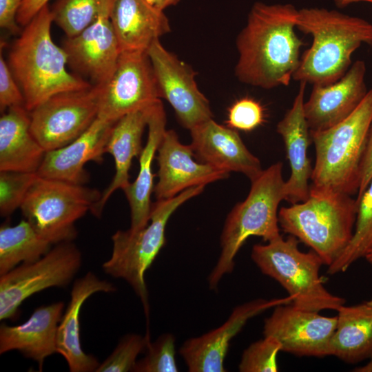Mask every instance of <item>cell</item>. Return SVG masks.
I'll use <instances>...</instances> for the list:
<instances>
[{"instance_id": "2", "label": "cell", "mask_w": 372, "mask_h": 372, "mask_svg": "<svg viewBox=\"0 0 372 372\" xmlns=\"http://www.w3.org/2000/svg\"><path fill=\"white\" fill-rule=\"evenodd\" d=\"M296 28L312 37L293 79L313 85L337 81L348 71L353 52L372 46V24L360 17L322 8L298 10Z\"/></svg>"}, {"instance_id": "20", "label": "cell", "mask_w": 372, "mask_h": 372, "mask_svg": "<svg viewBox=\"0 0 372 372\" xmlns=\"http://www.w3.org/2000/svg\"><path fill=\"white\" fill-rule=\"evenodd\" d=\"M116 122L97 117L90 127L69 144L45 152L37 172L43 178L84 185L89 178L87 163L101 164Z\"/></svg>"}, {"instance_id": "19", "label": "cell", "mask_w": 372, "mask_h": 372, "mask_svg": "<svg viewBox=\"0 0 372 372\" xmlns=\"http://www.w3.org/2000/svg\"><path fill=\"white\" fill-rule=\"evenodd\" d=\"M190 131V144L199 162L217 169L240 172L250 180L263 170L260 160L246 147L236 130L205 121Z\"/></svg>"}, {"instance_id": "1", "label": "cell", "mask_w": 372, "mask_h": 372, "mask_svg": "<svg viewBox=\"0 0 372 372\" xmlns=\"http://www.w3.org/2000/svg\"><path fill=\"white\" fill-rule=\"evenodd\" d=\"M298 13L290 3L253 5L236 39L240 82L263 89L289 85L304 44L295 32Z\"/></svg>"}, {"instance_id": "28", "label": "cell", "mask_w": 372, "mask_h": 372, "mask_svg": "<svg viewBox=\"0 0 372 372\" xmlns=\"http://www.w3.org/2000/svg\"><path fill=\"white\" fill-rule=\"evenodd\" d=\"M329 355L349 364L372 359V306L366 302L338 309Z\"/></svg>"}, {"instance_id": "15", "label": "cell", "mask_w": 372, "mask_h": 372, "mask_svg": "<svg viewBox=\"0 0 372 372\" xmlns=\"http://www.w3.org/2000/svg\"><path fill=\"white\" fill-rule=\"evenodd\" d=\"M112 2L105 4L90 25L76 36L67 37L63 45L68 63L94 85L108 83L121 52L110 17Z\"/></svg>"}, {"instance_id": "17", "label": "cell", "mask_w": 372, "mask_h": 372, "mask_svg": "<svg viewBox=\"0 0 372 372\" xmlns=\"http://www.w3.org/2000/svg\"><path fill=\"white\" fill-rule=\"evenodd\" d=\"M158 183L154 187L157 200L173 198L193 187L225 179L229 173L194 160L191 145L181 143L175 131L167 130L157 149Z\"/></svg>"}, {"instance_id": "9", "label": "cell", "mask_w": 372, "mask_h": 372, "mask_svg": "<svg viewBox=\"0 0 372 372\" xmlns=\"http://www.w3.org/2000/svg\"><path fill=\"white\" fill-rule=\"evenodd\" d=\"M101 196L94 188L37 176L20 209L42 237L56 245L76 237L75 223L91 211Z\"/></svg>"}, {"instance_id": "26", "label": "cell", "mask_w": 372, "mask_h": 372, "mask_svg": "<svg viewBox=\"0 0 372 372\" xmlns=\"http://www.w3.org/2000/svg\"><path fill=\"white\" fill-rule=\"evenodd\" d=\"M148 135L145 145L139 156V170L135 180L123 191L130 208V229L134 231L144 228L149 222L154 191L152 162L166 131V114L161 100L151 106L147 121Z\"/></svg>"}, {"instance_id": "38", "label": "cell", "mask_w": 372, "mask_h": 372, "mask_svg": "<svg viewBox=\"0 0 372 372\" xmlns=\"http://www.w3.org/2000/svg\"><path fill=\"white\" fill-rule=\"evenodd\" d=\"M24 0H0V26L13 34H20L18 12Z\"/></svg>"}, {"instance_id": "11", "label": "cell", "mask_w": 372, "mask_h": 372, "mask_svg": "<svg viewBox=\"0 0 372 372\" xmlns=\"http://www.w3.org/2000/svg\"><path fill=\"white\" fill-rule=\"evenodd\" d=\"M103 85L52 96L30 111V130L45 152L72 142L98 117Z\"/></svg>"}, {"instance_id": "39", "label": "cell", "mask_w": 372, "mask_h": 372, "mask_svg": "<svg viewBox=\"0 0 372 372\" xmlns=\"http://www.w3.org/2000/svg\"><path fill=\"white\" fill-rule=\"evenodd\" d=\"M372 179V123L370 127L366 147L361 163L360 184L356 198H359Z\"/></svg>"}, {"instance_id": "44", "label": "cell", "mask_w": 372, "mask_h": 372, "mask_svg": "<svg viewBox=\"0 0 372 372\" xmlns=\"http://www.w3.org/2000/svg\"><path fill=\"white\" fill-rule=\"evenodd\" d=\"M364 258L369 263V265L372 266V249L367 253Z\"/></svg>"}, {"instance_id": "10", "label": "cell", "mask_w": 372, "mask_h": 372, "mask_svg": "<svg viewBox=\"0 0 372 372\" xmlns=\"http://www.w3.org/2000/svg\"><path fill=\"white\" fill-rule=\"evenodd\" d=\"M82 262L81 253L72 242L56 244L39 260L23 263L0 276V320H15L24 300L50 287H65Z\"/></svg>"}, {"instance_id": "36", "label": "cell", "mask_w": 372, "mask_h": 372, "mask_svg": "<svg viewBox=\"0 0 372 372\" xmlns=\"http://www.w3.org/2000/svg\"><path fill=\"white\" fill-rule=\"evenodd\" d=\"M265 119L261 104L252 98L245 97L236 101L229 109L227 126L244 132H250L262 124Z\"/></svg>"}, {"instance_id": "16", "label": "cell", "mask_w": 372, "mask_h": 372, "mask_svg": "<svg viewBox=\"0 0 372 372\" xmlns=\"http://www.w3.org/2000/svg\"><path fill=\"white\" fill-rule=\"evenodd\" d=\"M291 303L288 297L258 298L235 307L220 327L184 342L179 353L190 372H225L224 360L231 340L254 316L281 304Z\"/></svg>"}, {"instance_id": "45", "label": "cell", "mask_w": 372, "mask_h": 372, "mask_svg": "<svg viewBox=\"0 0 372 372\" xmlns=\"http://www.w3.org/2000/svg\"><path fill=\"white\" fill-rule=\"evenodd\" d=\"M147 1L156 7L158 0H147Z\"/></svg>"}, {"instance_id": "21", "label": "cell", "mask_w": 372, "mask_h": 372, "mask_svg": "<svg viewBox=\"0 0 372 372\" xmlns=\"http://www.w3.org/2000/svg\"><path fill=\"white\" fill-rule=\"evenodd\" d=\"M307 83L300 82L298 92L291 107L278 122L277 132L281 136L286 150L291 174L285 181V200L291 204L306 200L309 195V181L313 167L308 157L311 141L304 115V92Z\"/></svg>"}, {"instance_id": "22", "label": "cell", "mask_w": 372, "mask_h": 372, "mask_svg": "<svg viewBox=\"0 0 372 372\" xmlns=\"http://www.w3.org/2000/svg\"><path fill=\"white\" fill-rule=\"evenodd\" d=\"M64 303L56 302L37 308L27 321L17 326L0 327V354L17 350L37 362L42 371L45 359L57 353L59 324Z\"/></svg>"}, {"instance_id": "40", "label": "cell", "mask_w": 372, "mask_h": 372, "mask_svg": "<svg viewBox=\"0 0 372 372\" xmlns=\"http://www.w3.org/2000/svg\"><path fill=\"white\" fill-rule=\"evenodd\" d=\"M50 0H24L17 17V23L25 26Z\"/></svg>"}, {"instance_id": "41", "label": "cell", "mask_w": 372, "mask_h": 372, "mask_svg": "<svg viewBox=\"0 0 372 372\" xmlns=\"http://www.w3.org/2000/svg\"><path fill=\"white\" fill-rule=\"evenodd\" d=\"M180 0H158L156 8L161 10L177 4Z\"/></svg>"}, {"instance_id": "18", "label": "cell", "mask_w": 372, "mask_h": 372, "mask_svg": "<svg viewBox=\"0 0 372 372\" xmlns=\"http://www.w3.org/2000/svg\"><path fill=\"white\" fill-rule=\"evenodd\" d=\"M366 65L355 61L339 80L327 85H313L304 115L310 132L328 129L347 118L368 92L365 83Z\"/></svg>"}, {"instance_id": "14", "label": "cell", "mask_w": 372, "mask_h": 372, "mask_svg": "<svg viewBox=\"0 0 372 372\" xmlns=\"http://www.w3.org/2000/svg\"><path fill=\"white\" fill-rule=\"evenodd\" d=\"M337 325V316L326 317L291 303L273 307L263 326L264 336H272L281 351L297 356L323 358L329 355V343Z\"/></svg>"}, {"instance_id": "8", "label": "cell", "mask_w": 372, "mask_h": 372, "mask_svg": "<svg viewBox=\"0 0 372 372\" xmlns=\"http://www.w3.org/2000/svg\"><path fill=\"white\" fill-rule=\"evenodd\" d=\"M205 186L190 187L177 196L152 204L149 222L138 231L118 230L112 236V251L103 271L125 280L141 299L148 318L149 302L145 273L165 243V228L172 214Z\"/></svg>"}, {"instance_id": "46", "label": "cell", "mask_w": 372, "mask_h": 372, "mask_svg": "<svg viewBox=\"0 0 372 372\" xmlns=\"http://www.w3.org/2000/svg\"><path fill=\"white\" fill-rule=\"evenodd\" d=\"M369 305L372 306V298L366 302Z\"/></svg>"}, {"instance_id": "23", "label": "cell", "mask_w": 372, "mask_h": 372, "mask_svg": "<svg viewBox=\"0 0 372 372\" xmlns=\"http://www.w3.org/2000/svg\"><path fill=\"white\" fill-rule=\"evenodd\" d=\"M115 291L113 284L99 279L90 271L75 280L70 300L59 324L56 338L57 353L65 359L70 371L92 372L96 371L99 366L100 363L97 359L82 349L80 312L85 301L94 293Z\"/></svg>"}, {"instance_id": "43", "label": "cell", "mask_w": 372, "mask_h": 372, "mask_svg": "<svg viewBox=\"0 0 372 372\" xmlns=\"http://www.w3.org/2000/svg\"><path fill=\"white\" fill-rule=\"evenodd\" d=\"M353 371L355 372H372V359L369 360V362L362 366L355 367L353 369Z\"/></svg>"}, {"instance_id": "12", "label": "cell", "mask_w": 372, "mask_h": 372, "mask_svg": "<svg viewBox=\"0 0 372 372\" xmlns=\"http://www.w3.org/2000/svg\"><path fill=\"white\" fill-rule=\"evenodd\" d=\"M161 98L147 52H121L111 79L103 85L98 117L116 122L129 113L150 107Z\"/></svg>"}, {"instance_id": "27", "label": "cell", "mask_w": 372, "mask_h": 372, "mask_svg": "<svg viewBox=\"0 0 372 372\" xmlns=\"http://www.w3.org/2000/svg\"><path fill=\"white\" fill-rule=\"evenodd\" d=\"M30 112L24 106L8 108L0 118V171L37 173L45 150L30 130Z\"/></svg>"}, {"instance_id": "13", "label": "cell", "mask_w": 372, "mask_h": 372, "mask_svg": "<svg viewBox=\"0 0 372 372\" xmlns=\"http://www.w3.org/2000/svg\"><path fill=\"white\" fill-rule=\"evenodd\" d=\"M147 53L164 98L171 105L180 124L189 130L213 118L209 103L199 90L195 72L187 63L155 41Z\"/></svg>"}, {"instance_id": "24", "label": "cell", "mask_w": 372, "mask_h": 372, "mask_svg": "<svg viewBox=\"0 0 372 372\" xmlns=\"http://www.w3.org/2000/svg\"><path fill=\"white\" fill-rule=\"evenodd\" d=\"M110 17L121 52H147L171 30L164 10L147 0H113Z\"/></svg>"}, {"instance_id": "35", "label": "cell", "mask_w": 372, "mask_h": 372, "mask_svg": "<svg viewBox=\"0 0 372 372\" xmlns=\"http://www.w3.org/2000/svg\"><path fill=\"white\" fill-rule=\"evenodd\" d=\"M280 351L281 344L276 338L264 336L245 349L238 370L240 372H276L278 370L277 355Z\"/></svg>"}, {"instance_id": "34", "label": "cell", "mask_w": 372, "mask_h": 372, "mask_svg": "<svg viewBox=\"0 0 372 372\" xmlns=\"http://www.w3.org/2000/svg\"><path fill=\"white\" fill-rule=\"evenodd\" d=\"M149 336L130 333L123 336L114 351L101 363L96 372L132 371L138 355L146 351Z\"/></svg>"}, {"instance_id": "37", "label": "cell", "mask_w": 372, "mask_h": 372, "mask_svg": "<svg viewBox=\"0 0 372 372\" xmlns=\"http://www.w3.org/2000/svg\"><path fill=\"white\" fill-rule=\"evenodd\" d=\"M24 106L23 92L15 79L8 62L0 54V110L1 114L8 108Z\"/></svg>"}, {"instance_id": "31", "label": "cell", "mask_w": 372, "mask_h": 372, "mask_svg": "<svg viewBox=\"0 0 372 372\" xmlns=\"http://www.w3.org/2000/svg\"><path fill=\"white\" fill-rule=\"evenodd\" d=\"M110 0H56L51 9L54 22L68 38L90 25Z\"/></svg>"}, {"instance_id": "4", "label": "cell", "mask_w": 372, "mask_h": 372, "mask_svg": "<svg viewBox=\"0 0 372 372\" xmlns=\"http://www.w3.org/2000/svg\"><path fill=\"white\" fill-rule=\"evenodd\" d=\"M357 211L356 198L310 185L306 200L280 209L278 223L285 233L309 247L329 267L351 240Z\"/></svg>"}, {"instance_id": "30", "label": "cell", "mask_w": 372, "mask_h": 372, "mask_svg": "<svg viewBox=\"0 0 372 372\" xmlns=\"http://www.w3.org/2000/svg\"><path fill=\"white\" fill-rule=\"evenodd\" d=\"M356 200L358 211L353 236L340 256L328 267L330 275L346 271L372 249V179Z\"/></svg>"}, {"instance_id": "3", "label": "cell", "mask_w": 372, "mask_h": 372, "mask_svg": "<svg viewBox=\"0 0 372 372\" xmlns=\"http://www.w3.org/2000/svg\"><path fill=\"white\" fill-rule=\"evenodd\" d=\"M52 22L48 4L24 26L9 52L8 63L29 112L58 93L92 86L67 70V54L51 37Z\"/></svg>"}, {"instance_id": "42", "label": "cell", "mask_w": 372, "mask_h": 372, "mask_svg": "<svg viewBox=\"0 0 372 372\" xmlns=\"http://www.w3.org/2000/svg\"><path fill=\"white\" fill-rule=\"evenodd\" d=\"M359 1H366L372 3V0H334L335 5L340 8Z\"/></svg>"}, {"instance_id": "25", "label": "cell", "mask_w": 372, "mask_h": 372, "mask_svg": "<svg viewBox=\"0 0 372 372\" xmlns=\"http://www.w3.org/2000/svg\"><path fill=\"white\" fill-rule=\"evenodd\" d=\"M151 106L125 115L112 129L105 151L114 160L115 174L90 211L96 217L101 216L107 200L117 189L123 190L130 183L129 172L133 158L139 157L143 150L142 137Z\"/></svg>"}, {"instance_id": "32", "label": "cell", "mask_w": 372, "mask_h": 372, "mask_svg": "<svg viewBox=\"0 0 372 372\" xmlns=\"http://www.w3.org/2000/svg\"><path fill=\"white\" fill-rule=\"evenodd\" d=\"M35 172L0 171V214L8 217L20 208L37 177Z\"/></svg>"}, {"instance_id": "33", "label": "cell", "mask_w": 372, "mask_h": 372, "mask_svg": "<svg viewBox=\"0 0 372 372\" xmlns=\"http://www.w3.org/2000/svg\"><path fill=\"white\" fill-rule=\"evenodd\" d=\"M175 336L171 333L161 335L149 342L145 355L137 360L134 372H177Z\"/></svg>"}, {"instance_id": "29", "label": "cell", "mask_w": 372, "mask_h": 372, "mask_svg": "<svg viewBox=\"0 0 372 372\" xmlns=\"http://www.w3.org/2000/svg\"><path fill=\"white\" fill-rule=\"evenodd\" d=\"M51 245L25 218L14 226L1 225L0 276L21 264L39 260L51 249Z\"/></svg>"}, {"instance_id": "7", "label": "cell", "mask_w": 372, "mask_h": 372, "mask_svg": "<svg viewBox=\"0 0 372 372\" xmlns=\"http://www.w3.org/2000/svg\"><path fill=\"white\" fill-rule=\"evenodd\" d=\"M298 243L293 236L287 239L280 236L267 244L254 245L251 258L263 274L287 291L294 307L318 312L338 311L345 300L325 288L320 276L322 259L311 249L300 251Z\"/></svg>"}, {"instance_id": "6", "label": "cell", "mask_w": 372, "mask_h": 372, "mask_svg": "<svg viewBox=\"0 0 372 372\" xmlns=\"http://www.w3.org/2000/svg\"><path fill=\"white\" fill-rule=\"evenodd\" d=\"M372 123V89L347 118L324 130L310 132L316 150L311 186L357 194L361 163Z\"/></svg>"}, {"instance_id": "5", "label": "cell", "mask_w": 372, "mask_h": 372, "mask_svg": "<svg viewBox=\"0 0 372 372\" xmlns=\"http://www.w3.org/2000/svg\"><path fill=\"white\" fill-rule=\"evenodd\" d=\"M282 163L263 169L254 180L246 198L229 213L220 236L221 251L208 277L209 287L215 289L224 275L234 268L235 257L245 241L258 236L269 242L280 236L278 207L285 200Z\"/></svg>"}]
</instances>
